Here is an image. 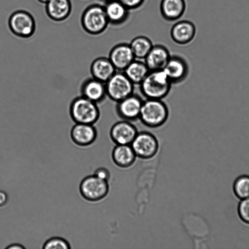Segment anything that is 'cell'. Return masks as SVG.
Masks as SVG:
<instances>
[{
    "label": "cell",
    "mask_w": 249,
    "mask_h": 249,
    "mask_svg": "<svg viewBox=\"0 0 249 249\" xmlns=\"http://www.w3.org/2000/svg\"><path fill=\"white\" fill-rule=\"evenodd\" d=\"M130 145L137 157L143 160L153 158L159 149V142L157 137L146 131H138Z\"/></svg>",
    "instance_id": "obj_8"
},
{
    "label": "cell",
    "mask_w": 249,
    "mask_h": 249,
    "mask_svg": "<svg viewBox=\"0 0 249 249\" xmlns=\"http://www.w3.org/2000/svg\"><path fill=\"white\" fill-rule=\"evenodd\" d=\"M72 142L80 147H87L94 142L97 131L94 124L75 123L70 132Z\"/></svg>",
    "instance_id": "obj_12"
},
{
    "label": "cell",
    "mask_w": 249,
    "mask_h": 249,
    "mask_svg": "<svg viewBox=\"0 0 249 249\" xmlns=\"http://www.w3.org/2000/svg\"><path fill=\"white\" fill-rule=\"evenodd\" d=\"M143 100L139 95L133 93L116 103V113L122 120L137 121L139 119Z\"/></svg>",
    "instance_id": "obj_9"
},
{
    "label": "cell",
    "mask_w": 249,
    "mask_h": 249,
    "mask_svg": "<svg viewBox=\"0 0 249 249\" xmlns=\"http://www.w3.org/2000/svg\"><path fill=\"white\" fill-rule=\"evenodd\" d=\"M172 85L162 69L150 71L139 86L140 91L145 99L162 100L169 94Z\"/></svg>",
    "instance_id": "obj_1"
},
{
    "label": "cell",
    "mask_w": 249,
    "mask_h": 249,
    "mask_svg": "<svg viewBox=\"0 0 249 249\" xmlns=\"http://www.w3.org/2000/svg\"><path fill=\"white\" fill-rule=\"evenodd\" d=\"M37 0L38 1H39L40 3L45 4L49 0Z\"/></svg>",
    "instance_id": "obj_31"
},
{
    "label": "cell",
    "mask_w": 249,
    "mask_h": 249,
    "mask_svg": "<svg viewBox=\"0 0 249 249\" xmlns=\"http://www.w3.org/2000/svg\"><path fill=\"white\" fill-rule=\"evenodd\" d=\"M169 117V109L161 99H145L143 100L139 119L142 123L150 128L163 125Z\"/></svg>",
    "instance_id": "obj_2"
},
{
    "label": "cell",
    "mask_w": 249,
    "mask_h": 249,
    "mask_svg": "<svg viewBox=\"0 0 249 249\" xmlns=\"http://www.w3.org/2000/svg\"><path fill=\"white\" fill-rule=\"evenodd\" d=\"M149 71L144 60L135 59L123 71L134 85H139Z\"/></svg>",
    "instance_id": "obj_22"
},
{
    "label": "cell",
    "mask_w": 249,
    "mask_h": 249,
    "mask_svg": "<svg viewBox=\"0 0 249 249\" xmlns=\"http://www.w3.org/2000/svg\"><path fill=\"white\" fill-rule=\"evenodd\" d=\"M72 9L71 0H49L45 4L48 17L54 21H62L70 15Z\"/></svg>",
    "instance_id": "obj_17"
},
{
    "label": "cell",
    "mask_w": 249,
    "mask_h": 249,
    "mask_svg": "<svg viewBox=\"0 0 249 249\" xmlns=\"http://www.w3.org/2000/svg\"><path fill=\"white\" fill-rule=\"evenodd\" d=\"M138 132L132 122L122 120L112 125L109 136L116 145H130Z\"/></svg>",
    "instance_id": "obj_10"
},
{
    "label": "cell",
    "mask_w": 249,
    "mask_h": 249,
    "mask_svg": "<svg viewBox=\"0 0 249 249\" xmlns=\"http://www.w3.org/2000/svg\"><path fill=\"white\" fill-rule=\"evenodd\" d=\"M81 23L84 31L89 35L103 33L109 24L104 6L97 3L88 6L82 14Z\"/></svg>",
    "instance_id": "obj_3"
},
{
    "label": "cell",
    "mask_w": 249,
    "mask_h": 249,
    "mask_svg": "<svg viewBox=\"0 0 249 249\" xmlns=\"http://www.w3.org/2000/svg\"><path fill=\"white\" fill-rule=\"evenodd\" d=\"M105 84L107 96L116 103L134 93L135 85L122 71H116Z\"/></svg>",
    "instance_id": "obj_6"
},
{
    "label": "cell",
    "mask_w": 249,
    "mask_h": 249,
    "mask_svg": "<svg viewBox=\"0 0 249 249\" xmlns=\"http://www.w3.org/2000/svg\"><path fill=\"white\" fill-rule=\"evenodd\" d=\"M8 26L11 32L21 38H29L35 33L36 24L33 16L24 10H17L10 16Z\"/></svg>",
    "instance_id": "obj_7"
},
{
    "label": "cell",
    "mask_w": 249,
    "mask_h": 249,
    "mask_svg": "<svg viewBox=\"0 0 249 249\" xmlns=\"http://www.w3.org/2000/svg\"><path fill=\"white\" fill-rule=\"evenodd\" d=\"M92 174L102 179L108 181L110 178L109 171L107 168L104 167H99L96 168Z\"/></svg>",
    "instance_id": "obj_28"
},
{
    "label": "cell",
    "mask_w": 249,
    "mask_h": 249,
    "mask_svg": "<svg viewBox=\"0 0 249 249\" xmlns=\"http://www.w3.org/2000/svg\"><path fill=\"white\" fill-rule=\"evenodd\" d=\"M8 201V195L5 191L0 190V207L5 206Z\"/></svg>",
    "instance_id": "obj_29"
},
{
    "label": "cell",
    "mask_w": 249,
    "mask_h": 249,
    "mask_svg": "<svg viewBox=\"0 0 249 249\" xmlns=\"http://www.w3.org/2000/svg\"><path fill=\"white\" fill-rule=\"evenodd\" d=\"M5 249H26V247L22 244L14 242L10 244L5 247Z\"/></svg>",
    "instance_id": "obj_30"
},
{
    "label": "cell",
    "mask_w": 249,
    "mask_h": 249,
    "mask_svg": "<svg viewBox=\"0 0 249 249\" xmlns=\"http://www.w3.org/2000/svg\"><path fill=\"white\" fill-rule=\"evenodd\" d=\"M196 29L193 23L189 20H180L171 28L170 36L173 41L180 45L191 42L196 35Z\"/></svg>",
    "instance_id": "obj_15"
},
{
    "label": "cell",
    "mask_w": 249,
    "mask_h": 249,
    "mask_svg": "<svg viewBox=\"0 0 249 249\" xmlns=\"http://www.w3.org/2000/svg\"><path fill=\"white\" fill-rule=\"evenodd\" d=\"M137 156L131 145H116L111 153L114 164L121 168H128L135 162Z\"/></svg>",
    "instance_id": "obj_19"
},
{
    "label": "cell",
    "mask_w": 249,
    "mask_h": 249,
    "mask_svg": "<svg viewBox=\"0 0 249 249\" xmlns=\"http://www.w3.org/2000/svg\"><path fill=\"white\" fill-rule=\"evenodd\" d=\"M105 12L109 23L120 25L128 19L129 10L118 0H110L105 2Z\"/></svg>",
    "instance_id": "obj_18"
},
{
    "label": "cell",
    "mask_w": 249,
    "mask_h": 249,
    "mask_svg": "<svg viewBox=\"0 0 249 249\" xmlns=\"http://www.w3.org/2000/svg\"><path fill=\"white\" fill-rule=\"evenodd\" d=\"M69 111L72 120L75 123L94 124L100 116L97 104L82 95L72 100Z\"/></svg>",
    "instance_id": "obj_4"
},
{
    "label": "cell",
    "mask_w": 249,
    "mask_h": 249,
    "mask_svg": "<svg viewBox=\"0 0 249 249\" xmlns=\"http://www.w3.org/2000/svg\"><path fill=\"white\" fill-rule=\"evenodd\" d=\"M237 212L240 219L249 225V197L241 200L238 204Z\"/></svg>",
    "instance_id": "obj_26"
},
{
    "label": "cell",
    "mask_w": 249,
    "mask_h": 249,
    "mask_svg": "<svg viewBox=\"0 0 249 249\" xmlns=\"http://www.w3.org/2000/svg\"><path fill=\"white\" fill-rule=\"evenodd\" d=\"M186 7L185 0H161L160 9L163 19L168 21H175L183 16Z\"/></svg>",
    "instance_id": "obj_20"
},
{
    "label": "cell",
    "mask_w": 249,
    "mask_h": 249,
    "mask_svg": "<svg viewBox=\"0 0 249 249\" xmlns=\"http://www.w3.org/2000/svg\"><path fill=\"white\" fill-rule=\"evenodd\" d=\"M69 242L60 236H53L48 238L43 243L42 249H71Z\"/></svg>",
    "instance_id": "obj_25"
},
{
    "label": "cell",
    "mask_w": 249,
    "mask_h": 249,
    "mask_svg": "<svg viewBox=\"0 0 249 249\" xmlns=\"http://www.w3.org/2000/svg\"><path fill=\"white\" fill-rule=\"evenodd\" d=\"M108 58L117 71H123L135 59L129 43H120L110 51Z\"/></svg>",
    "instance_id": "obj_13"
},
{
    "label": "cell",
    "mask_w": 249,
    "mask_h": 249,
    "mask_svg": "<svg viewBox=\"0 0 249 249\" xmlns=\"http://www.w3.org/2000/svg\"><path fill=\"white\" fill-rule=\"evenodd\" d=\"M81 196L89 202H96L105 198L108 194V181L102 179L94 175H89L81 181L79 186Z\"/></svg>",
    "instance_id": "obj_5"
},
{
    "label": "cell",
    "mask_w": 249,
    "mask_h": 249,
    "mask_svg": "<svg viewBox=\"0 0 249 249\" xmlns=\"http://www.w3.org/2000/svg\"><path fill=\"white\" fill-rule=\"evenodd\" d=\"M128 10L136 9L140 7L145 0H118Z\"/></svg>",
    "instance_id": "obj_27"
},
{
    "label": "cell",
    "mask_w": 249,
    "mask_h": 249,
    "mask_svg": "<svg viewBox=\"0 0 249 249\" xmlns=\"http://www.w3.org/2000/svg\"><path fill=\"white\" fill-rule=\"evenodd\" d=\"M92 77L106 83L117 71L108 57H99L92 62L90 68Z\"/></svg>",
    "instance_id": "obj_21"
},
{
    "label": "cell",
    "mask_w": 249,
    "mask_h": 249,
    "mask_svg": "<svg viewBox=\"0 0 249 249\" xmlns=\"http://www.w3.org/2000/svg\"><path fill=\"white\" fill-rule=\"evenodd\" d=\"M81 95L97 104L107 96L106 84L92 77L85 79L80 87Z\"/></svg>",
    "instance_id": "obj_14"
},
{
    "label": "cell",
    "mask_w": 249,
    "mask_h": 249,
    "mask_svg": "<svg viewBox=\"0 0 249 249\" xmlns=\"http://www.w3.org/2000/svg\"><path fill=\"white\" fill-rule=\"evenodd\" d=\"M102 0L106 2L110 0Z\"/></svg>",
    "instance_id": "obj_32"
},
{
    "label": "cell",
    "mask_w": 249,
    "mask_h": 249,
    "mask_svg": "<svg viewBox=\"0 0 249 249\" xmlns=\"http://www.w3.org/2000/svg\"><path fill=\"white\" fill-rule=\"evenodd\" d=\"M135 59L144 60L153 46L151 40L142 36L134 38L129 43Z\"/></svg>",
    "instance_id": "obj_23"
},
{
    "label": "cell",
    "mask_w": 249,
    "mask_h": 249,
    "mask_svg": "<svg viewBox=\"0 0 249 249\" xmlns=\"http://www.w3.org/2000/svg\"><path fill=\"white\" fill-rule=\"evenodd\" d=\"M162 70L172 84L182 82L189 73V66L187 61L182 56L177 54L171 55Z\"/></svg>",
    "instance_id": "obj_11"
},
{
    "label": "cell",
    "mask_w": 249,
    "mask_h": 249,
    "mask_svg": "<svg viewBox=\"0 0 249 249\" xmlns=\"http://www.w3.org/2000/svg\"><path fill=\"white\" fill-rule=\"evenodd\" d=\"M171 56L168 49L161 44L153 45L144 61L149 71L162 70Z\"/></svg>",
    "instance_id": "obj_16"
},
{
    "label": "cell",
    "mask_w": 249,
    "mask_h": 249,
    "mask_svg": "<svg viewBox=\"0 0 249 249\" xmlns=\"http://www.w3.org/2000/svg\"><path fill=\"white\" fill-rule=\"evenodd\" d=\"M233 190L235 196L242 200L249 197V176L238 177L233 184Z\"/></svg>",
    "instance_id": "obj_24"
}]
</instances>
